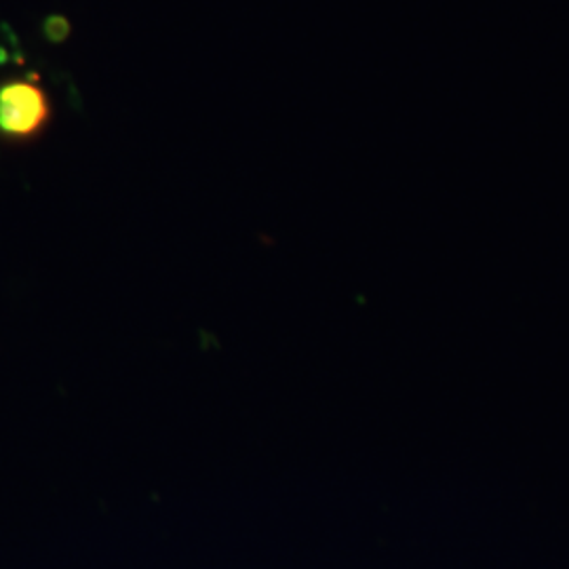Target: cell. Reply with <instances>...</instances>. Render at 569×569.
Here are the masks:
<instances>
[{
	"label": "cell",
	"mask_w": 569,
	"mask_h": 569,
	"mask_svg": "<svg viewBox=\"0 0 569 569\" xmlns=\"http://www.w3.org/2000/svg\"><path fill=\"white\" fill-rule=\"evenodd\" d=\"M44 32L51 41H61L68 34V21L63 18H49L44 23Z\"/></svg>",
	"instance_id": "2"
},
{
	"label": "cell",
	"mask_w": 569,
	"mask_h": 569,
	"mask_svg": "<svg viewBox=\"0 0 569 569\" xmlns=\"http://www.w3.org/2000/svg\"><path fill=\"white\" fill-rule=\"evenodd\" d=\"M49 117V103L41 87L32 82H9L0 87V131L9 138H28Z\"/></svg>",
	"instance_id": "1"
}]
</instances>
